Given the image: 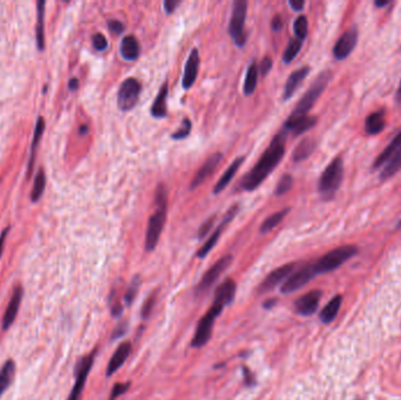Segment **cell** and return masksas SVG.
<instances>
[{"label":"cell","instance_id":"cell-30","mask_svg":"<svg viewBox=\"0 0 401 400\" xmlns=\"http://www.w3.org/2000/svg\"><path fill=\"white\" fill-rule=\"evenodd\" d=\"M258 66L256 62H251L250 66L248 67L247 76H245L243 91L245 95H251L254 94L257 87V82H258Z\"/></svg>","mask_w":401,"mask_h":400},{"label":"cell","instance_id":"cell-14","mask_svg":"<svg viewBox=\"0 0 401 400\" xmlns=\"http://www.w3.org/2000/svg\"><path fill=\"white\" fill-rule=\"evenodd\" d=\"M322 298L320 290H313L305 293L304 296L298 298L295 303L296 311L302 316H311L316 312L319 302Z\"/></svg>","mask_w":401,"mask_h":400},{"label":"cell","instance_id":"cell-8","mask_svg":"<svg viewBox=\"0 0 401 400\" xmlns=\"http://www.w3.org/2000/svg\"><path fill=\"white\" fill-rule=\"evenodd\" d=\"M142 86L135 78H127L118 92V106L122 112H129L138 104Z\"/></svg>","mask_w":401,"mask_h":400},{"label":"cell","instance_id":"cell-20","mask_svg":"<svg viewBox=\"0 0 401 400\" xmlns=\"http://www.w3.org/2000/svg\"><path fill=\"white\" fill-rule=\"evenodd\" d=\"M316 123H317L316 117L307 115L305 117H302V119H298L295 121L286 120L282 131L285 133L286 135L289 134V133H292L295 136H297L303 134V133L306 131H309V129L312 128Z\"/></svg>","mask_w":401,"mask_h":400},{"label":"cell","instance_id":"cell-39","mask_svg":"<svg viewBox=\"0 0 401 400\" xmlns=\"http://www.w3.org/2000/svg\"><path fill=\"white\" fill-rule=\"evenodd\" d=\"M293 30L296 38L301 39V40L304 41V39L307 35V19L305 15H301L296 19V21L293 23Z\"/></svg>","mask_w":401,"mask_h":400},{"label":"cell","instance_id":"cell-36","mask_svg":"<svg viewBox=\"0 0 401 400\" xmlns=\"http://www.w3.org/2000/svg\"><path fill=\"white\" fill-rule=\"evenodd\" d=\"M45 186H46V176L44 174V170L40 169L38 171L36 180H34L32 194H31V198H32L33 202L39 201L40 196L42 195V193H44Z\"/></svg>","mask_w":401,"mask_h":400},{"label":"cell","instance_id":"cell-50","mask_svg":"<svg viewBox=\"0 0 401 400\" xmlns=\"http://www.w3.org/2000/svg\"><path fill=\"white\" fill-rule=\"evenodd\" d=\"M271 26L272 29H274V31H280L283 29V20L280 19V15H276L274 20H272Z\"/></svg>","mask_w":401,"mask_h":400},{"label":"cell","instance_id":"cell-28","mask_svg":"<svg viewBox=\"0 0 401 400\" xmlns=\"http://www.w3.org/2000/svg\"><path fill=\"white\" fill-rule=\"evenodd\" d=\"M316 141L311 139V137H306V139L301 141V142L298 143V146L295 148L293 154H292V160H293L295 162H302V161L306 160L312 154L314 149H316Z\"/></svg>","mask_w":401,"mask_h":400},{"label":"cell","instance_id":"cell-12","mask_svg":"<svg viewBox=\"0 0 401 400\" xmlns=\"http://www.w3.org/2000/svg\"><path fill=\"white\" fill-rule=\"evenodd\" d=\"M94 357H95V351L93 352L80 362V365L76 370V380L75 384H74L73 390L69 394V397L67 400H77L80 397L81 392L84 390V386L86 384V379H87L89 371L93 366V362H94Z\"/></svg>","mask_w":401,"mask_h":400},{"label":"cell","instance_id":"cell-19","mask_svg":"<svg viewBox=\"0 0 401 400\" xmlns=\"http://www.w3.org/2000/svg\"><path fill=\"white\" fill-rule=\"evenodd\" d=\"M309 73H310V67L309 66H304V67L295 70V72L291 74L285 84V88H284V94H283L284 100L291 99L292 95H293L295 92L299 88V86H301L302 82L305 80V78L307 77V74Z\"/></svg>","mask_w":401,"mask_h":400},{"label":"cell","instance_id":"cell-27","mask_svg":"<svg viewBox=\"0 0 401 400\" xmlns=\"http://www.w3.org/2000/svg\"><path fill=\"white\" fill-rule=\"evenodd\" d=\"M400 151H401V132L394 137V139H393L392 142L384 149L383 153L378 156L377 160L375 161V163H373V168L377 169V168L381 167L384 163L388 162L392 156Z\"/></svg>","mask_w":401,"mask_h":400},{"label":"cell","instance_id":"cell-25","mask_svg":"<svg viewBox=\"0 0 401 400\" xmlns=\"http://www.w3.org/2000/svg\"><path fill=\"white\" fill-rule=\"evenodd\" d=\"M244 162V158H237L233 162L230 164V167L228 168L227 170L223 175H222V178L219 180V182L215 184V187H213V194H220L221 191H223L225 188L229 183L231 182V180L233 179V176L236 175L237 170L239 169V167L242 166Z\"/></svg>","mask_w":401,"mask_h":400},{"label":"cell","instance_id":"cell-51","mask_svg":"<svg viewBox=\"0 0 401 400\" xmlns=\"http://www.w3.org/2000/svg\"><path fill=\"white\" fill-rule=\"evenodd\" d=\"M9 233V229H5L3 231L2 236H0V258H2V255H3V249H4V242H5V238H6V235Z\"/></svg>","mask_w":401,"mask_h":400},{"label":"cell","instance_id":"cell-21","mask_svg":"<svg viewBox=\"0 0 401 400\" xmlns=\"http://www.w3.org/2000/svg\"><path fill=\"white\" fill-rule=\"evenodd\" d=\"M130 351H131V345L128 342L122 343L118 348H116L115 354L113 355L110 360V364H108L107 366V376L114 374L115 372L123 365V363L126 362V359L128 358V356H129Z\"/></svg>","mask_w":401,"mask_h":400},{"label":"cell","instance_id":"cell-7","mask_svg":"<svg viewBox=\"0 0 401 400\" xmlns=\"http://www.w3.org/2000/svg\"><path fill=\"white\" fill-rule=\"evenodd\" d=\"M223 308L224 307L222 304L213 302L212 307L208 310V312L203 316V318L198 321L196 332H195L192 340L193 347H202L208 343L210 337H211L213 323H215L217 317L221 315Z\"/></svg>","mask_w":401,"mask_h":400},{"label":"cell","instance_id":"cell-13","mask_svg":"<svg viewBox=\"0 0 401 400\" xmlns=\"http://www.w3.org/2000/svg\"><path fill=\"white\" fill-rule=\"evenodd\" d=\"M358 41V30L356 27L349 30L339 38L333 48V56L337 60H344L351 54Z\"/></svg>","mask_w":401,"mask_h":400},{"label":"cell","instance_id":"cell-57","mask_svg":"<svg viewBox=\"0 0 401 400\" xmlns=\"http://www.w3.org/2000/svg\"><path fill=\"white\" fill-rule=\"evenodd\" d=\"M398 228H401V221L399 222V224H398Z\"/></svg>","mask_w":401,"mask_h":400},{"label":"cell","instance_id":"cell-38","mask_svg":"<svg viewBox=\"0 0 401 400\" xmlns=\"http://www.w3.org/2000/svg\"><path fill=\"white\" fill-rule=\"evenodd\" d=\"M292 184H293V179H292V176L290 174L283 175L282 178H280L279 181H278L277 186H276L275 195L278 196V197H279V196L286 194L287 191L291 190Z\"/></svg>","mask_w":401,"mask_h":400},{"label":"cell","instance_id":"cell-45","mask_svg":"<svg viewBox=\"0 0 401 400\" xmlns=\"http://www.w3.org/2000/svg\"><path fill=\"white\" fill-rule=\"evenodd\" d=\"M215 221H216V217H215V216L210 217V218L208 219V221H205V222L203 223V224H202V226L200 227V229H198L197 237H198V238H203V237L207 236V235L209 234L210 229L212 228V226H213V223H215Z\"/></svg>","mask_w":401,"mask_h":400},{"label":"cell","instance_id":"cell-22","mask_svg":"<svg viewBox=\"0 0 401 400\" xmlns=\"http://www.w3.org/2000/svg\"><path fill=\"white\" fill-rule=\"evenodd\" d=\"M167 97H168V84H162L157 96L155 97L150 113L155 119H163L167 116Z\"/></svg>","mask_w":401,"mask_h":400},{"label":"cell","instance_id":"cell-6","mask_svg":"<svg viewBox=\"0 0 401 400\" xmlns=\"http://www.w3.org/2000/svg\"><path fill=\"white\" fill-rule=\"evenodd\" d=\"M247 11L248 3L245 0H236L233 3L231 19L230 23H229V33L235 41L236 46L238 47H243L248 39V34L244 31Z\"/></svg>","mask_w":401,"mask_h":400},{"label":"cell","instance_id":"cell-34","mask_svg":"<svg viewBox=\"0 0 401 400\" xmlns=\"http://www.w3.org/2000/svg\"><path fill=\"white\" fill-rule=\"evenodd\" d=\"M290 211V208H286V209H283L278 211V213H275L272 214L270 217H268L265 221L262 223V226H260V233L262 234H266L269 231H271L274 228H276L280 222L283 221L284 217L286 216L287 213Z\"/></svg>","mask_w":401,"mask_h":400},{"label":"cell","instance_id":"cell-17","mask_svg":"<svg viewBox=\"0 0 401 400\" xmlns=\"http://www.w3.org/2000/svg\"><path fill=\"white\" fill-rule=\"evenodd\" d=\"M222 158H223V155H222L221 153H215V154H212L211 156H210V158H208V160L205 161L203 166L198 169L196 175L194 176L193 181L189 186L190 189H196L200 184L203 183L205 180H207L209 176L211 175L213 171H215L217 166H219V164L221 163Z\"/></svg>","mask_w":401,"mask_h":400},{"label":"cell","instance_id":"cell-35","mask_svg":"<svg viewBox=\"0 0 401 400\" xmlns=\"http://www.w3.org/2000/svg\"><path fill=\"white\" fill-rule=\"evenodd\" d=\"M303 46V40L298 38H293L287 45L285 52L283 54V61L285 64H290V62L293 60V59L297 57V54L299 53V51L302 49Z\"/></svg>","mask_w":401,"mask_h":400},{"label":"cell","instance_id":"cell-10","mask_svg":"<svg viewBox=\"0 0 401 400\" xmlns=\"http://www.w3.org/2000/svg\"><path fill=\"white\" fill-rule=\"evenodd\" d=\"M239 211V205H233L230 209L227 211V214L224 215L223 219H222L221 224L217 227V229L213 231L212 235H210L209 240L205 242V244L202 246V248L198 250L197 252V257L198 258H204L207 255L211 252L213 246L216 245L217 241H219V238L221 237L222 233H223V230L227 228V226H229V223H230L235 216L237 215V213Z\"/></svg>","mask_w":401,"mask_h":400},{"label":"cell","instance_id":"cell-18","mask_svg":"<svg viewBox=\"0 0 401 400\" xmlns=\"http://www.w3.org/2000/svg\"><path fill=\"white\" fill-rule=\"evenodd\" d=\"M22 301V288L21 286H17L14 289V291L11 296V299L9 302V305L5 310L3 317V329L7 330L11 328V325L13 324V321L17 318L18 311L20 309V304Z\"/></svg>","mask_w":401,"mask_h":400},{"label":"cell","instance_id":"cell-1","mask_svg":"<svg viewBox=\"0 0 401 400\" xmlns=\"http://www.w3.org/2000/svg\"><path fill=\"white\" fill-rule=\"evenodd\" d=\"M285 139L286 134L283 131H280L272 139L270 146L265 149L258 162L247 175H244L239 183L240 189L244 191H254L265 181V179L278 166L285 154Z\"/></svg>","mask_w":401,"mask_h":400},{"label":"cell","instance_id":"cell-48","mask_svg":"<svg viewBox=\"0 0 401 400\" xmlns=\"http://www.w3.org/2000/svg\"><path fill=\"white\" fill-rule=\"evenodd\" d=\"M271 68H272V60H271V58L265 57V58H264L263 60H262V62H260V65H259V67H258V70H260V74H262L263 77H265V76H268L269 72H270Z\"/></svg>","mask_w":401,"mask_h":400},{"label":"cell","instance_id":"cell-37","mask_svg":"<svg viewBox=\"0 0 401 400\" xmlns=\"http://www.w3.org/2000/svg\"><path fill=\"white\" fill-rule=\"evenodd\" d=\"M45 129V122H44V119L40 116L38 119V122H37V126H36V133H34V137H33V142H32V147H31V160H30V164H29V171L31 172L32 170V164H33V161H34V155H36V148L39 143V140H40V137L42 135V132H44Z\"/></svg>","mask_w":401,"mask_h":400},{"label":"cell","instance_id":"cell-23","mask_svg":"<svg viewBox=\"0 0 401 400\" xmlns=\"http://www.w3.org/2000/svg\"><path fill=\"white\" fill-rule=\"evenodd\" d=\"M121 56L127 61H134L140 56V45L138 39L134 35H127L121 41V47H120Z\"/></svg>","mask_w":401,"mask_h":400},{"label":"cell","instance_id":"cell-43","mask_svg":"<svg viewBox=\"0 0 401 400\" xmlns=\"http://www.w3.org/2000/svg\"><path fill=\"white\" fill-rule=\"evenodd\" d=\"M155 301H156V296L154 295H150L149 297L147 298V301L145 302V304H143V308H142V318L147 319L148 317L150 316L151 311H153L154 309V304H155Z\"/></svg>","mask_w":401,"mask_h":400},{"label":"cell","instance_id":"cell-11","mask_svg":"<svg viewBox=\"0 0 401 400\" xmlns=\"http://www.w3.org/2000/svg\"><path fill=\"white\" fill-rule=\"evenodd\" d=\"M231 263H232L231 255H225V256L220 258V260L204 273V276L200 282V284L197 285V289H196L197 293H202L204 292L205 290H208Z\"/></svg>","mask_w":401,"mask_h":400},{"label":"cell","instance_id":"cell-16","mask_svg":"<svg viewBox=\"0 0 401 400\" xmlns=\"http://www.w3.org/2000/svg\"><path fill=\"white\" fill-rule=\"evenodd\" d=\"M198 67H200V54H198L197 48H194L190 52L188 60H186L184 66V73H183L182 78L183 88L189 89L193 87L198 74Z\"/></svg>","mask_w":401,"mask_h":400},{"label":"cell","instance_id":"cell-42","mask_svg":"<svg viewBox=\"0 0 401 400\" xmlns=\"http://www.w3.org/2000/svg\"><path fill=\"white\" fill-rule=\"evenodd\" d=\"M93 46H94L96 51L102 52V51H104L108 47V41L106 37L101 33H96L93 35Z\"/></svg>","mask_w":401,"mask_h":400},{"label":"cell","instance_id":"cell-32","mask_svg":"<svg viewBox=\"0 0 401 400\" xmlns=\"http://www.w3.org/2000/svg\"><path fill=\"white\" fill-rule=\"evenodd\" d=\"M44 15H45V2L40 0L38 3V23H37V45L38 48L42 51L45 47L44 38Z\"/></svg>","mask_w":401,"mask_h":400},{"label":"cell","instance_id":"cell-47","mask_svg":"<svg viewBox=\"0 0 401 400\" xmlns=\"http://www.w3.org/2000/svg\"><path fill=\"white\" fill-rule=\"evenodd\" d=\"M108 29H110L113 33L121 34L124 31V25H123V22H121L120 20L113 19V20L108 21Z\"/></svg>","mask_w":401,"mask_h":400},{"label":"cell","instance_id":"cell-5","mask_svg":"<svg viewBox=\"0 0 401 400\" xmlns=\"http://www.w3.org/2000/svg\"><path fill=\"white\" fill-rule=\"evenodd\" d=\"M358 249L354 245H344L331 250L324 256L319 258L317 262L313 263V268L316 273H325L330 272L339 268L340 265L349 261L350 258L356 256Z\"/></svg>","mask_w":401,"mask_h":400},{"label":"cell","instance_id":"cell-49","mask_svg":"<svg viewBox=\"0 0 401 400\" xmlns=\"http://www.w3.org/2000/svg\"><path fill=\"white\" fill-rule=\"evenodd\" d=\"M289 5L292 7V10L302 11L303 7L305 6V2H303V0H290Z\"/></svg>","mask_w":401,"mask_h":400},{"label":"cell","instance_id":"cell-9","mask_svg":"<svg viewBox=\"0 0 401 400\" xmlns=\"http://www.w3.org/2000/svg\"><path fill=\"white\" fill-rule=\"evenodd\" d=\"M316 274L317 273L314 271L313 263L305 264L286 278V281L283 283L280 291H282V293H291L297 291L298 289L303 288L305 284L309 283Z\"/></svg>","mask_w":401,"mask_h":400},{"label":"cell","instance_id":"cell-53","mask_svg":"<svg viewBox=\"0 0 401 400\" xmlns=\"http://www.w3.org/2000/svg\"><path fill=\"white\" fill-rule=\"evenodd\" d=\"M388 4H389V2H387V0H383V2H379V0H377V2H376V6H378V7H384V6L388 5Z\"/></svg>","mask_w":401,"mask_h":400},{"label":"cell","instance_id":"cell-46","mask_svg":"<svg viewBox=\"0 0 401 400\" xmlns=\"http://www.w3.org/2000/svg\"><path fill=\"white\" fill-rule=\"evenodd\" d=\"M181 2L180 0H166L165 3H163V9H165V12L168 15L173 14L175 11L178 6H180Z\"/></svg>","mask_w":401,"mask_h":400},{"label":"cell","instance_id":"cell-52","mask_svg":"<svg viewBox=\"0 0 401 400\" xmlns=\"http://www.w3.org/2000/svg\"><path fill=\"white\" fill-rule=\"evenodd\" d=\"M77 87H79V80L76 78H73V79L69 80V89L71 91H76Z\"/></svg>","mask_w":401,"mask_h":400},{"label":"cell","instance_id":"cell-26","mask_svg":"<svg viewBox=\"0 0 401 400\" xmlns=\"http://www.w3.org/2000/svg\"><path fill=\"white\" fill-rule=\"evenodd\" d=\"M15 376V363L12 359L6 360L5 364L0 368V397L5 393L7 389L13 383Z\"/></svg>","mask_w":401,"mask_h":400},{"label":"cell","instance_id":"cell-15","mask_svg":"<svg viewBox=\"0 0 401 400\" xmlns=\"http://www.w3.org/2000/svg\"><path fill=\"white\" fill-rule=\"evenodd\" d=\"M296 264L295 263H289L285 265L279 266L278 269H276L271 273H269L265 280L263 281V283L259 286V292H268L275 288L276 285L279 284L280 282H283L284 280L286 281V278L290 276L293 271Z\"/></svg>","mask_w":401,"mask_h":400},{"label":"cell","instance_id":"cell-33","mask_svg":"<svg viewBox=\"0 0 401 400\" xmlns=\"http://www.w3.org/2000/svg\"><path fill=\"white\" fill-rule=\"evenodd\" d=\"M401 169V151L396 153L388 161L386 166L380 172V180H388L391 176L396 174Z\"/></svg>","mask_w":401,"mask_h":400},{"label":"cell","instance_id":"cell-55","mask_svg":"<svg viewBox=\"0 0 401 400\" xmlns=\"http://www.w3.org/2000/svg\"><path fill=\"white\" fill-rule=\"evenodd\" d=\"M274 303H276V299H272L270 302H268V303L265 302V303H264V307H265V308H271L272 307L271 304H274Z\"/></svg>","mask_w":401,"mask_h":400},{"label":"cell","instance_id":"cell-31","mask_svg":"<svg viewBox=\"0 0 401 400\" xmlns=\"http://www.w3.org/2000/svg\"><path fill=\"white\" fill-rule=\"evenodd\" d=\"M341 301H342V298L340 296H336L329 302L328 305H326L324 309L322 310L320 319H322L323 323L329 324L334 318H336L338 312H339Z\"/></svg>","mask_w":401,"mask_h":400},{"label":"cell","instance_id":"cell-2","mask_svg":"<svg viewBox=\"0 0 401 400\" xmlns=\"http://www.w3.org/2000/svg\"><path fill=\"white\" fill-rule=\"evenodd\" d=\"M155 205H156V210L151 215L146 234L145 245L147 252H153L156 248L159 236L165 228L167 218V190L163 184H159L157 187L155 194Z\"/></svg>","mask_w":401,"mask_h":400},{"label":"cell","instance_id":"cell-40","mask_svg":"<svg viewBox=\"0 0 401 400\" xmlns=\"http://www.w3.org/2000/svg\"><path fill=\"white\" fill-rule=\"evenodd\" d=\"M192 128H193L192 121L189 119H184L182 121V127L180 129H177L174 134H171V139L175 141L185 139V137H188L190 135V133H192Z\"/></svg>","mask_w":401,"mask_h":400},{"label":"cell","instance_id":"cell-54","mask_svg":"<svg viewBox=\"0 0 401 400\" xmlns=\"http://www.w3.org/2000/svg\"><path fill=\"white\" fill-rule=\"evenodd\" d=\"M396 100L401 103V80H400V85H399V88H398V92H396Z\"/></svg>","mask_w":401,"mask_h":400},{"label":"cell","instance_id":"cell-41","mask_svg":"<svg viewBox=\"0 0 401 400\" xmlns=\"http://www.w3.org/2000/svg\"><path fill=\"white\" fill-rule=\"evenodd\" d=\"M139 286H140V278H139V276H136L133 280V282H131L129 288H128L126 296H124V299H126V303L128 305L131 304V302L134 301L136 292H138V290H139Z\"/></svg>","mask_w":401,"mask_h":400},{"label":"cell","instance_id":"cell-3","mask_svg":"<svg viewBox=\"0 0 401 400\" xmlns=\"http://www.w3.org/2000/svg\"><path fill=\"white\" fill-rule=\"evenodd\" d=\"M331 80V72L330 70H325L319 74V77L313 81V84L311 85V87L307 89L304 96L298 101L297 106H296L293 111H292L291 115L287 117V121H295L302 117L307 116V113L310 112V109L313 107V105L316 104L318 97L322 95V93L324 92V89L328 87V84Z\"/></svg>","mask_w":401,"mask_h":400},{"label":"cell","instance_id":"cell-44","mask_svg":"<svg viewBox=\"0 0 401 400\" xmlns=\"http://www.w3.org/2000/svg\"><path fill=\"white\" fill-rule=\"evenodd\" d=\"M130 383H119V384H115L114 387H113L112 390V394H111V400H115L120 395L126 393L128 387H129Z\"/></svg>","mask_w":401,"mask_h":400},{"label":"cell","instance_id":"cell-29","mask_svg":"<svg viewBox=\"0 0 401 400\" xmlns=\"http://www.w3.org/2000/svg\"><path fill=\"white\" fill-rule=\"evenodd\" d=\"M385 114L384 112H376L366 119L365 131L371 135L379 134L385 128Z\"/></svg>","mask_w":401,"mask_h":400},{"label":"cell","instance_id":"cell-24","mask_svg":"<svg viewBox=\"0 0 401 400\" xmlns=\"http://www.w3.org/2000/svg\"><path fill=\"white\" fill-rule=\"evenodd\" d=\"M236 293V283L232 280H227L217 288L215 292V299L213 302L220 303L225 307L233 299Z\"/></svg>","mask_w":401,"mask_h":400},{"label":"cell","instance_id":"cell-56","mask_svg":"<svg viewBox=\"0 0 401 400\" xmlns=\"http://www.w3.org/2000/svg\"><path fill=\"white\" fill-rule=\"evenodd\" d=\"M80 132L81 134H86V132H87V126H83L80 128Z\"/></svg>","mask_w":401,"mask_h":400},{"label":"cell","instance_id":"cell-4","mask_svg":"<svg viewBox=\"0 0 401 400\" xmlns=\"http://www.w3.org/2000/svg\"><path fill=\"white\" fill-rule=\"evenodd\" d=\"M344 178V164L340 158H336L323 172L318 183V190L324 199L332 198L339 189Z\"/></svg>","mask_w":401,"mask_h":400}]
</instances>
